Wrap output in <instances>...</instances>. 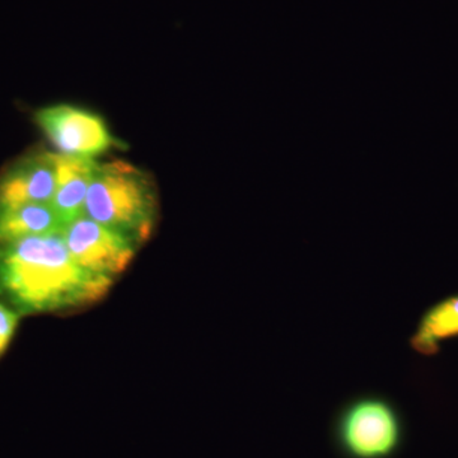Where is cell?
<instances>
[{
    "label": "cell",
    "instance_id": "cell-1",
    "mask_svg": "<svg viewBox=\"0 0 458 458\" xmlns=\"http://www.w3.org/2000/svg\"><path fill=\"white\" fill-rule=\"evenodd\" d=\"M111 284L113 279L75 264L62 231L0 247V295L22 315L98 302Z\"/></svg>",
    "mask_w": 458,
    "mask_h": 458
},
{
    "label": "cell",
    "instance_id": "cell-2",
    "mask_svg": "<svg viewBox=\"0 0 458 458\" xmlns=\"http://www.w3.org/2000/svg\"><path fill=\"white\" fill-rule=\"evenodd\" d=\"M83 216L140 245L156 223L155 185L148 174L126 162L98 164Z\"/></svg>",
    "mask_w": 458,
    "mask_h": 458
},
{
    "label": "cell",
    "instance_id": "cell-3",
    "mask_svg": "<svg viewBox=\"0 0 458 458\" xmlns=\"http://www.w3.org/2000/svg\"><path fill=\"white\" fill-rule=\"evenodd\" d=\"M331 441L343 458H394L405 441V424L390 397L355 394L336 410Z\"/></svg>",
    "mask_w": 458,
    "mask_h": 458
},
{
    "label": "cell",
    "instance_id": "cell-4",
    "mask_svg": "<svg viewBox=\"0 0 458 458\" xmlns=\"http://www.w3.org/2000/svg\"><path fill=\"white\" fill-rule=\"evenodd\" d=\"M36 123L60 155L95 159L117 143L98 114L72 105H55L36 113Z\"/></svg>",
    "mask_w": 458,
    "mask_h": 458
},
{
    "label": "cell",
    "instance_id": "cell-5",
    "mask_svg": "<svg viewBox=\"0 0 458 458\" xmlns=\"http://www.w3.org/2000/svg\"><path fill=\"white\" fill-rule=\"evenodd\" d=\"M62 234L75 264L111 279L126 269L137 249L129 238L86 216L64 225Z\"/></svg>",
    "mask_w": 458,
    "mask_h": 458
},
{
    "label": "cell",
    "instance_id": "cell-6",
    "mask_svg": "<svg viewBox=\"0 0 458 458\" xmlns=\"http://www.w3.org/2000/svg\"><path fill=\"white\" fill-rule=\"evenodd\" d=\"M56 182L57 153H31L0 176V207L50 204Z\"/></svg>",
    "mask_w": 458,
    "mask_h": 458
},
{
    "label": "cell",
    "instance_id": "cell-7",
    "mask_svg": "<svg viewBox=\"0 0 458 458\" xmlns=\"http://www.w3.org/2000/svg\"><path fill=\"white\" fill-rule=\"evenodd\" d=\"M98 162L57 153V182L51 208L62 227L84 214L87 194Z\"/></svg>",
    "mask_w": 458,
    "mask_h": 458
},
{
    "label": "cell",
    "instance_id": "cell-8",
    "mask_svg": "<svg viewBox=\"0 0 458 458\" xmlns=\"http://www.w3.org/2000/svg\"><path fill=\"white\" fill-rule=\"evenodd\" d=\"M458 337V294L433 304L419 319L410 336V348L424 357H433L443 343Z\"/></svg>",
    "mask_w": 458,
    "mask_h": 458
},
{
    "label": "cell",
    "instance_id": "cell-9",
    "mask_svg": "<svg viewBox=\"0 0 458 458\" xmlns=\"http://www.w3.org/2000/svg\"><path fill=\"white\" fill-rule=\"evenodd\" d=\"M62 229L50 204L0 207V247Z\"/></svg>",
    "mask_w": 458,
    "mask_h": 458
},
{
    "label": "cell",
    "instance_id": "cell-10",
    "mask_svg": "<svg viewBox=\"0 0 458 458\" xmlns=\"http://www.w3.org/2000/svg\"><path fill=\"white\" fill-rule=\"evenodd\" d=\"M20 313L16 310L0 304V357L7 351L9 343L14 335Z\"/></svg>",
    "mask_w": 458,
    "mask_h": 458
}]
</instances>
